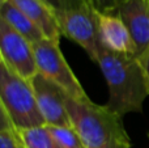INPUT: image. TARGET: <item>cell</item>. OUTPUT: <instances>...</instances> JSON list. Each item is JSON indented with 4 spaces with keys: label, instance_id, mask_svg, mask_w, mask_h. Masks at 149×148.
<instances>
[{
    "label": "cell",
    "instance_id": "obj_1",
    "mask_svg": "<svg viewBox=\"0 0 149 148\" xmlns=\"http://www.w3.org/2000/svg\"><path fill=\"white\" fill-rule=\"evenodd\" d=\"M95 63L109 87L106 106L122 118L128 113H141L149 91L139 58L101 47Z\"/></svg>",
    "mask_w": 149,
    "mask_h": 148
},
{
    "label": "cell",
    "instance_id": "obj_2",
    "mask_svg": "<svg viewBox=\"0 0 149 148\" xmlns=\"http://www.w3.org/2000/svg\"><path fill=\"white\" fill-rule=\"evenodd\" d=\"M65 106L85 148H131L123 118L106 105L94 104L90 98L77 100L67 94Z\"/></svg>",
    "mask_w": 149,
    "mask_h": 148
},
{
    "label": "cell",
    "instance_id": "obj_3",
    "mask_svg": "<svg viewBox=\"0 0 149 148\" xmlns=\"http://www.w3.org/2000/svg\"><path fill=\"white\" fill-rule=\"evenodd\" d=\"M0 112L16 130L45 126L31 81L0 62Z\"/></svg>",
    "mask_w": 149,
    "mask_h": 148
},
{
    "label": "cell",
    "instance_id": "obj_4",
    "mask_svg": "<svg viewBox=\"0 0 149 148\" xmlns=\"http://www.w3.org/2000/svg\"><path fill=\"white\" fill-rule=\"evenodd\" d=\"M60 41L42 39L33 45L38 73L43 75L52 83L58 84L71 97L77 100L89 98L80 84L79 79L73 73L72 68L67 63L59 46Z\"/></svg>",
    "mask_w": 149,
    "mask_h": 148
},
{
    "label": "cell",
    "instance_id": "obj_5",
    "mask_svg": "<svg viewBox=\"0 0 149 148\" xmlns=\"http://www.w3.org/2000/svg\"><path fill=\"white\" fill-rule=\"evenodd\" d=\"M62 36L76 42L86 51L89 58L97 62L102 47L98 33V12L88 3L74 9L56 13Z\"/></svg>",
    "mask_w": 149,
    "mask_h": 148
},
{
    "label": "cell",
    "instance_id": "obj_6",
    "mask_svg": "<svg viewBox=\"0 0 149 148\" xmlns=\"http://www.w3.org/2000/svg\"><path fill=\"white\" fill-rule=\"evenodd\" d=\"M0 62L18 76L31 81L38 75L33 45L0 18Z\"/></svg>",
    "mask_w": 149,
    "mask_h": 148
},
{
    "label": "cell",
    "instance_id": "obj_7",
    "mask_svg": "<svg viewBox=\"0 0 149 148\" xmlns=\"http://www.w3.org/2000/svg\"><path fill=\"white\" fill-rule=\"evenodd\" d=\"M31 85L46 126H72L65 106L67 92L41 73L31 80Z\"/></svg>",
    "mask_w": 149,
    "mask_h": 148
},
{
    "label": "cell",
    "instance_id": "obj_8",
    "mask_svg": "<svg viewBox=\"0 0 149 148\" xmlns=\"http://www.w3.org/2000/svg\"><path fill=\"white\" fill-rule=\"evenodd\" d=\"M115 15H118L127 26L136 46V57L141 58L149 51L148 0H123Z\"/></svg>",
    "mask_w": 149,
    "mask_h": 148
},
{
    "label": "cell",
    "instance_id": "obj_9",
    "mask_svg": "<svg viewBox=\"0 0 149 148\" xmlns=\"http://www.w3.org/2000/svg\"><path fill=\"white\" fill-rule=\"evenodd\" d=\"M98 33L101 45L106 50L136 57V46L134 39L118 15L98 12Z\"/></svg>",
    "mask_w": 149,
    "mask_h": 148
},
{
    "label": "cell",
    "instance_id": "obj_10",
    "mask_svg": "<svg viewBox=\"0 0 149 148\" xmlns=\"http://www.w3.org/2000/svg\"><path fill=\"white\" fill-rule=\"evenodd\" d=\"M17 9H20L24 15H26L43 33L47 39L60 41L59 21L56 13L43 0H7Z\"/></svg>",
    "mask_w": 149,
    "mask_h": 148
},
{
    "label": "cell",
    "instance_id": "obj_11",
    "mask_svg": "<svg viewBox=\"0 0 149 148\" xmlns=\"http://www.w3.org/2000/svg\"><path fill=\"white\" fill-rule=\"evenodd\" d=\"M0 18L4 20L9 26H12L25 39H28L31 45L46 38L41 29L28 16L24 15L20 9H17L15 5L8 1L0 4Z\"/></svg>",
    "mask_w": 149,
    "mask_h": 148
},
{
    "label": "cell",
    "instance_id": "obj_12",
    "mask_svg": "<svg viewBox=\"0 0 149 148\" xmlns=\"http://www.w3.org/2000/svg\"><path fill=\"white\" fill-rule=\"evenodd\" d=\"M16 131L24 148H60L49 126L46 125Z\"/></svg>",
    "mask_w": 149,
    "mask_h": 148
},
{
    "label": "cell",
    "instance_id": "obj_13",
    "mask_svg": "<svg viewBox=\"0 0 149 148\" xmlns=\"http://www.w3.org/2000/svg\"><path fill=\"white\" fill-rule=\"evenodd\" d=\"M60 148H85L73 126H49Z\"/></svg>",
    "mask_w": 149,
    "mask_h": 148
},
{
    "label": "cell",
    "instance_id": "obj_14",
    "mask_svg": "<svg viewBox=\"0 0 149 148\" xmlns=\"http://www.w3.org/2000/svg\"><path fill=\"white\" fill-rule=\"evenodd\" d=\"M1 130H0V148H24L21 140L18 138L17 131L12 126V123L8 121V118L1 113Z\"/></svg>",
    "mask_w": 149,
    "mask_h": 148
},
{
    "label": "cell",
    "instance_id": "obj_15",
    "mask_svg": "<svg viewBox=\"0 0 149 148\" xmlns=\"http://www.w3.org/2000/svg\"><path fill=\"white\" fill-rule=\"evenodd\" d=\"M43 1L47 3V4L55 10V13L74 9V8H79V7H81V5L89 3L88 0H43Z\"/></svg>",
    "mask_w": 149,
    "mask_h": 148
},
{
    "label": "cell",
    "instance_id": "obj_16",
    "mask_svg": "<svg viewBox=\"0 0 149 148\" xmlns=\"http://www.w3.org/2000/svg\"><path fill=\"white\" fill-rule=\"evenodd\" d=\"M93 8L100 13H116L123 0H88Z\"/></svg>",
    "mask_w": 149,
    "mask_h": 148
},
{
    "label": "cell",
    "instance_id": "obj_17",
    "mask_svg": "<svg viewBox=\"0 0 149 148\" xmlns=\"http://www.w3.org/2000/svg\"><path fill=\"white\" fill-rule=\"evenodd\" d=\"M140 62H141V67L144 71V76L145 80H147V85H148V91H149V51L145 55H143L141 58H139Z\"/></svg>",
    "mask_w": 149,
    "mask_h": 148
},
{
    "label": "cell",
    "instance_id": "obj_18",
    "mask_svg": "<svg viewBox=\"0 0 149 148\" xmlns=\"http://www.w3.org/2000/svg\"><path fill=\"white\" fill-rule=\"evenodd\" d=\"M7 1V0H0V4H1V3H5Z\"/></svg>",
    "mask_w": 149,
    "mask_h": 148
},
{
    "label": "cell",
    "instance_id": "obj_19",
    "mask_svg": "<svg viewBox=\"0 0 149 148\" xmlns=\"http://www.w3.org/2000/svg\"><path fill=\"white\" fill-rule=\"evenodd\" d=\"M148 138H149V133H148Z\"/></svg>",
    "mask_w": 149,
    "mask_h": 148
},
{
    "label": "cell",
    "instance_id": "obj_20",
    "mask_svg": "<svg viewBox=\"0 0 149 148\" xmlns=\"http://www.w3.org/2000/svg\"><path fill=\"white\" fill-rule=\"evenodd\" d=\"M148 3H149V0H148Z\"/></svg>",
    "mask_w": 149,
    "mask_h": 148
}]
</instances>
